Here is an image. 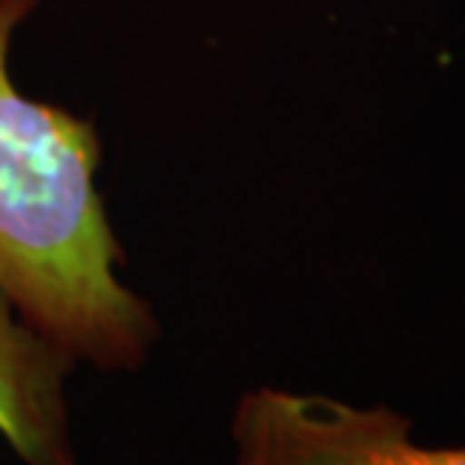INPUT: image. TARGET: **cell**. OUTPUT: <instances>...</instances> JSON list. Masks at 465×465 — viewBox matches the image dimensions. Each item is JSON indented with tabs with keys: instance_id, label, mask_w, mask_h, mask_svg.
Wrapping results in <instances>:
<instances>
[{
	"instance_id": "3",
	"label": "cell",
	"mask_w": 465,
	"mask_h": 465,
	"mask_svg": "<svg viewBox=\"0 0 465 465\" xmlns=\"http://www.w3.org/2000/svg\"><path fill=\"white\" fill-rule=\"evenodd\" d=\"M73 366L0 289V435L25 465H75L66 402Z\"/></svg>"
},
{
	"instance_id": "2",
	"label": "cell",
	"mask_w": 465,
	"mask_h": 465,
	"mask_svg": "<svg viewBox=\"0 0 465 465\" xmlns=\"http://www.w3.org/2000/svg\"><path fill=\"white\" fill-rule=\"evenodd\" d=\"M234 465H465L460 448H427L388 405L358 409L319 393L255 388L234 409Z\"/></svg>"
},
{
	"instance_id": "1",
	"label": "cell",
	"mask_w": 465,
	"mask_h": 465,
	"mask_svg": "<svg viewBox=\"0 0 465 465\" xmlns=\"http://www.w3.org/2000/svg\"><path fill=\"white\" fill-rule=\"evenodd\" d=\"M36 4L0 0V289L73 361L138 370L160 324L117 276L94 124L27 100L9 78V43Z\"/></svg>"
}]
</instances>
